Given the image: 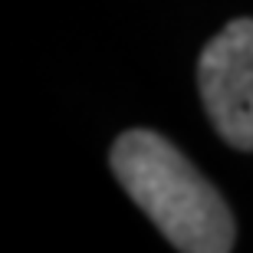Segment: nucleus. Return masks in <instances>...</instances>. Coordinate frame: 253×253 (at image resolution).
<instances>
[{"mask_svg":"<svg viewBox=\"0 0 253 253\" xmlns=\"http://www.w3.org/2000/svg\"><path fill=\"white\" fill-rule=\"evenodd\" d=\"M109 165L174 250L227 253L234 247V217L224 197L165 135L128 128L115 138Z\"/></svg>","mask_w":253,"mask_h":253,"instance_id":"f257e3e1","label":"nucleus"},{"mask_svg":"<svg viewBox=\"0 0 253 253\" xmlns=\"http://www.w3.org/2000/svg\"><path fill=\"white\" fill-rule=\"evenodd\" d=\"M197 89L217 135L253 151V20H230L197 59Z\"/></svg>","mask_w":253,"mask_h":253,"instance_id":"f03ea898","label":"nucleus"}]
</instances>
